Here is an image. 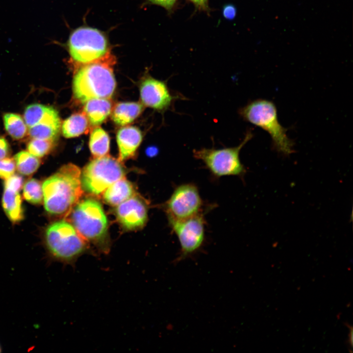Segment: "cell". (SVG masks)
<instances>
[{"instance_id":"7","label":"cell","mask_w":353,"mask_h":353,"mask_svg":"<svg viewBox=\"0 0 353 353\" xmlns=\"http://www.w3.org/2000/svg\"><path fill=\"white\" fill-rule=\"evenodd\" d=\"M247 131L242 142L237 146L223 149L202 148L194 150L193 155L203 162L210 173L216 177L226 176H242L246 169L241 162L239 154L243 146L252 137Z\"/></svg>"},{"instance_id":"23","label":"cell","mask_w":353,"mask_h":353,"mask_svg":"<svg viewBox=\"0 0 353 353\" xmlns=\"http://www.w3.org/2000/svg\"><path fill=\"white\" fill-rule=\"evenodd\" d=\"M23 197L31 204H41L43 200L41 182L35 178H30L26 181L23 186Z\"/></svg>"},{"instance_id":"4","label":"cell","mask_w":353,"mask_h":353,"mask_svg":"<svg viewBox=\"0 0 353 353\" xmlns=\"http://www.w3.org/2000/svg\"><path fill=\"white\" fill-rule=\"evenodd\" d=\"M240 115L246 121L269 133L273 148L278 153L289 156L294 152V142L287 135V129L279 122L277 109L271 101L257 99L240 109Z\"/></svg>"},{"instance_id":"1","label":"cell","mask_w":353,"mask_h":353,"mask_svg":"<svg viewBox=\"0 0 353 353\" xmlns=\"http://www.w3.org/2000/svg\"><path fill=\"white\" fill-rule=\"evenodd\" d=\"M44 205L50 215L68 216L82 194L81 172L72 163L61 167L42 184Z\"/></svg>"},{"instance_id":"10","label":"cell","mask_w":353,"mask_h":353,"mask_svg":"<svg viewBox=\"0 0 353 353\" xmlns=\"http://www.w3.org/2000/svg\"><path fill=\"white\" fill-rule=\"evenodd\" d=\"M180 245L178 261L185 259L200 250L204 240V219L200 213L180 220H168Z\"/></svg>"},{"instance_id":"30","label":"cell","mask_w":353,"mask_h":353,"mask_svg":"<svg viewBox=\"0 0 353 353\" xmlns=\"http://www.w3.org/2000/svg\"><path fill=\"white\" fill-rule=\"evenodd\" d=\"M191 1L200 10L208 11V0H188Z\"/></svg>"},{"instance_id":"31","label":"cell","mask_w":353,"mask_h":353,"mask_svg":"<svg viewBox=\"0 0 353 353\" xmlns=\"http://www.w3.org/2000/svg\"><path fill=\"white\" fill-rule=\"evenodd\" d=\"M1 348H0V352H1Z\"/></svg>"},{"instance_id":"27","label":"cell","mask_w":353,"mask_h":353,"mask_svg":"<svg viewBox=\"0 0 353 353\" xmlns=\"http://www.w3.org/2000/svg\"><path fill=\"white\" fill-rule=\"evenodd\" d=\"M177 0H146L149 4L160 6L169 12H172Z\"/></svg>"},{"instance_id":"17","label":"cell","mask_w":353,"mask_h":353,"mask_svg":"<svg viewBox=\"0 0 353 353\" xmlns=\"http://www.w3.org/2000/svg\"><path fill=\"white\" fill-rule=\"evenodd\" d=\"M143 109V104L139 102H119L114 106L111 117L117 125L125 126L136 119L141 114Z\"/></svg>"},{"instance_id":"19","label":"cell","mask_w":353,"mask_h":353,"mask_svg":"<svg viewBox=\"0 0 353 353\" xmlns=\"http://www.w3.org/2000/svg\"><path fill=\"white\" fill-rule=\"evenodd\" d=\"M88 128V120L83 112L72 115L62 125V134L66 138L78 136L86 132Z\"/></svg>"},{"instance_id":"11","label":"cell","mask_w":353,"mask_h":353,"mask_svg":"<svg viewBox=\"0 0 353 353\" xmlns=\"http://www.w3.org/2000/svg\"><path fill=\"white\" fill-rule=\"evenodd\" d=\"M202 204L197 187L187 183L177 186L163 207L168 220H180L200 213Z\"/></svg>"},{"instance_id":"3","label":"cell","mask_w":353,"mask_h":353,"mask_svg":"<svg viewBox=\"0 0 353 353\" xmlns=\"http://www.w3.org/2000/svg\"><path fill=\"white\" fill-rule=\"evenodd\" d=\"M44 235L45 245L51 259L65 265L74 266L88 250L86 241L65 221L51 224Z\"/></svg>"},{"instance_id":"18","label":"cell","mask_w":353,"mask_h":353,"mask_svg":"<svg viewBox=\"0 0 353 353\" xmlns=\"http://www.w3.org/2000/svg\"><path fill=\"white\" fill-rule=\"evenodd\" d=\"M2 205L6 216L12 223H19L24 219L22 200L19 192L4 188Z\"/></svg>"},{"instance_id":"14","label":"cell","mask_w":353,"mask_h":353,"mask_svg":"<svg viewBox=\"0 0 353 353\" xmlns=\"http://www.w3.org/2000/svg\"><path fill=\"white\" fill-rule=\"evenodd\" d=\"M119 149L118 160L124 161L133 157L142 140L141 130L134 126L121 128L116 135Z\"/></svg>"},{"instance_id":"9","label":"cell","mask_w":353,"mask_h":353,"mask_svg":"<svg viewBox=\"0 0 353 353\" xmlns=\"http://www.w3.org/2000/svg\"><path fill=\"white\" fill-rule=\"evenodd\" d=\"M24 119L31 138L55 140L61 122L57 111L52 106L31 104L25 108Z\"/></svg>"},{"instance_id":"22","label":"cell","mask_w":353,"mask_h":353,"mask_svg":"<svg viewBox=\"0 0 353 353\" xmlns=\"http://www.w3.org/2000/svg\"><path fill=\"white\" fill-rule=\"evenodd\" d=\"M16 168L19 173L24 176H30L39 168L41 161L38 157L28 151H22L14 156Z\"/></svg>"},{"instance_id":"2","label":"cell","mask_w":353,"mask_h":353,"mask_svg":"<svg viewBox=\"0 0 353 353\" xmlns=\"http://www.w3.org/2000/svg\"><path fill=\"white\" fill-rule=\"evenodd\" d=\"M115 63L110 51L98 60L80 66L73 81L75 99L82 103L93 99H111L116 85L113 73Z\"/></svg>"},{"instance_id":"24","label":"cell","mask_w":353,"mask_h":353,"mask_svg":"<svg viewBox=\"0 0 353 353\" xmlns=\"http://www.w3.org/2000/svg\"><path fill=\"white\" fill-rule=\"evenodd\" d=\"M55 140L31 138L27 144V151L37 157H43L50 152Z\"/></svg>"},{"instance_id":"25","label":"cell","mask_w":353,"mask_h":353,"mask_svg":"<svg viewBox=\"0 0 353 353\" xmlns=\"http://www.w3.org/2000/svg\"><path fill=\"white\" fill-rule=\"evenodd\" d=\"M16 169L14 158L5 157L0 159V178L6 179L14 174Z\"/></svg>"},{"instance_id":"6","label":"cell","mask_w":353,"mask_h":353,"mask_svg":"<svg viewBox=\"0 0 353 353\" xmlns=\"http://www.w3.org/2000/svg\"><path fill=\"white\" fill-rule=\"evenodd\" d=\"M66 46L72 60L79 66L98 60L110 51L105 34L89 26L74 30Z\"/></svg>"},{"instance_id":"15","label":"cell","mask_w":353,"mask_h":353,"mask_svg":"<svg viewBox=\"0 0 353 353\" xmlns=\"http://www.w3.org/2000/svg\"><path fill=\"white\" fill-rule=\"evenodd\" d=\"M84 104L83 112L90 124L95 126L103 122L112 108L111 101L107 99H93Z\"/></svg>"},{"instance_id":"26","label":"cell","mask_w":353,"mask_h":353,"mask_svg":"<svg viewBox=\"0 0 353 353\" xmlns=\"http://www.w3.org/2000/svg\"><path fill=\"white\" fill-rule=\"evenodd\" d=\"M23 185V177L19 175L14 174L5 179L4 188L5 189L19 192L22 188Z\"/></svg>"},{"instance_id":"20","label":"cell","mask_w":353,"mask_h":353,"mask_svg":"<svg viewBox=\"0 0 353 353\" xmlns=\"http://www.w3.org/2000/svg\"><path fill=\"white\" fill-rule=\"evenodd\" d=\"M89 145L94 158L107 155L109 151V137L102 128L96 127L91 133Z\"/></svg>"},{"instance_id":"5","label":"cell","mask_w":353,"mask_h":353,"mask_svg":"<svg viewBox=\"0 0 353 353\" xmlns=\"http://www.w3.org/2000/svg\"><path fill=\"white\" fill-rule=\"evenodd\" d=\"M71 212V222L81 236L102 252L108 253L107 221L101 204L94 199H87L77 203Z\"/></svg>"},{"instance_id":"8","label":"cell","mask_w":353,"mask_h":353,"mask_svg":"<svg viewBox=\"0 0 353 353\" xmlns=\"http://www.w3.org/2000/svg\"><path fill=\"white\" fill-rule=\"evenodd\" d=\"M125 173L121 162L108 155L95 158L81 175L82 188L93 195H101L114 182L125 177Z\"/></svg>"},{"instance_id":"28","label":"cell","mask_w":353,"mask_h":353,"mask_svg":"<svg viewBox=\"0 0 353 353\" xmlns=\"http://www.w3.org/2000/svg\"><path fill=\"white\" fill-rule=\"evenodd\" d=\"M10 154V147L7 140L0 136V159L7 157Z\"/></svg>"},{"instance_id":"12","label":"cell","mask_w":353,"mask_h":353,"mask_svg":"<svg viewBox=\"0 0 353 353\" xmlns=\"http://www.w3.org/2000/svg\"><path fill=\"white\" fill-rule=\"evenodd\" d=\"M139 90L143 104L160 112L168 109L176 99L166 82L150 76L142 80Z\"/></svg>"},{"instance_id":"21","label":"cell","mask_w":353,"mask_h":353,"mask_svg":"<svg viewBox=\"0 0 353 353\" xmlns=\"http://www.w3.org/2000/svg\"><path fill=\"white\" fill-rule=\"evenodd\" d=\"M3 120L6 131L13 139L21 140L28 134L24 119L20 115L7 113L3 115Z\"/></svg>"},{"instance_id":"16","label":"cell","mask_w":353,"mask_h":353,"mask_svg":"<svg viewBox=\"0 0 353 353\" xmlns=\"http://www.w3.org/2000/svg\"><path fill=\"white\" fill-rule=\"evenodd\" d=\"M134 195L132 184L123 177L110 185L103 193L104 201L117 206Z\"/></svg>"},{"instance_id":"29","label":"cell","mask_w":353,"mask_h":353,"mask_svg":"<svg viewBox=\"0 0 353 353\" xmlns=\"http://www.w3.org/2000/svg\"><path fill=\"white\" fill-rule=\"evenodd\" d=\"M236 13V8L232 4H227L223 8V16L227 19L232 20L234 19L235 17Z\"/></svg>"},{"instance_id":"13","label":"cell","mask_w":353,"mask_h":353,"mask_svg":"<svg viewBox=\"0 0 353 353\" xmlns=\"http://www.w3.org/2000/svg\"><path fill=\"white\" fill-rule=\"evenodd\" d=\"M117 206L116 216L124 227L133 230L145 226L148 220V206L141 197L134 195Z\"/></svg>"}]
</instances>
